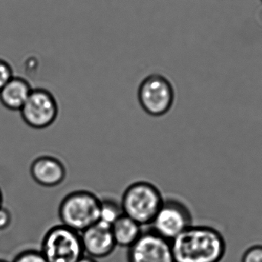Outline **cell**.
Returning a JSON list of instances; mask_svg holds the SVG:
<instances>
[{
    "mask_svg": "<svg viewBox=\"0 0 262 262\" xmlns=\"http://www.w3.org/2000/svg\"><path fill=\"white\" fill-rule=\"evenodd\" d=\"M3 192H2L1 189H0V206H3Z\"/></svg>",
    "mask_w": 262,
    "mask_h": 262,
    "instance_id": "19",
    "label": "cell"
},
{
    "mask_svg": "<svg viewBox=\"0 0 262 262\" xmlns=\"http://www.w3.org/2000/svg\"><path fill=\"white\" fill-rule=\"evenodd\" d=\"M32 91L26 79L13 77L0 91V103L8 110L20 112Z\"/></svg>",
    "mask_w": 262,
    "mask_h": 262,
    "instance_id": "11",
    "label": "cell"
},
{
    "mask_svg": "<svg viewBox=\"0 0 262 262\" xmlns=\"http://www.w3.org/2000/svg\"><path fill=\"white\" fill-rule=\"evenodd\" d=\"M84 255L94 259H102L110 256L116 243L112 235V227L98 221L81 233Z\"/></svg>",
    "mask_w": 262,
    "mask_h": 262,
    "instance_id": "9",
    "label": "cell"
},
{
    "mask_svg": "<svg viewBox=\"0 0 262 262\" xmlns=\"http://www.w3.org/2000/svg\"><path fill=\"white\" fill-rule=\"evenodd\" d=\"M127 262H175L171 243L151 229L143 231L127 251Z\"/></svg>",
    "mask_w": 262,
    "mask_h": 262,
    "instance_id": "8",
    "label": "cell"
},
{
    "mask_svg": "<svg viewBox=\"0 0 262 262\" xmlns=\"http://www.w3.org/2000/svg\"><path fill=\"white\" fill-rule=\"evenodd\" d=\"M12 221V214L6 208L0 206V231H4L10 226Z\"/></svg>",
    "mask_w": 262,
    "mask_h": 262,
    "instance_id": "17",
    "label": "cell"
},
{
    "mask_svg": "<svg viewBox=\"0 0 262 262\" xmlns=\"http://www.w3.org/2000/svg\"><path fill=\"white\" fill-rule=\"evenodd\" d=\"M100 203V198L90 191L70 192L58 207L61 224L81 233L99 221Z\"/></svg>",
    "mask_w": 262,
    "mask_h": 262,
    "instance_id": "3",
    "label": "cell"
},
{
    "mask_svg": "<svg viewBox=\"0 0 262 262\" xmlns=\"http://www.w3.org/2000/svg\"><path fill=\"white\" fill-rule=\"evenodd\" d=\"M11 262H49L39 250L26 249L17 254Z\"/></svg>",
    "mask_w": 262,
    "mask_h": 262,
    "instance_id": "14",
    "label": "cell"
},
{
    "mask_svg": "<svg viewBox=\"0 0 262 262\" xmlns=\"http://www.w3.org/2000/svg\"><path fill=\"white\" fill-rule=\"evenodd\" d=\"M39 251L49 262H77L84 255L81 233L61 224L46 232Z\"/></svg>",
    "mask_w": 262,
    "mask_h": 262,
    "instance_id": "4",
    "label": "cell"
},
{
    "mask_svg": "<svg viewBox=\"0 0 262 262\" xmlns=\"http://www.w3.org/2000/svg\"><path fill=\"white\" fill-rule=\"evenodd\" d=\"M242 262H262V246L257 245L248 249L242 258Z\"/></svg>",
    "mask_w": 262,
    "mask_h": 262,
    "instance_id": "15",
    "label": "cell"
},
{
    "mask_svg": "<svg viewBox=\"0 0 262 262\" xmlns=\"http://www.w3.org/2000/svg\"><path fill=\"white\" fill-rule=\"evenodd\" d=\"M0 262H9V261H6V260L0 259Z\"/></svg>",
    "mask_w": 262,
    "mask_h": 262,
    "instance_id": "20",
    "label": "cell"
},
{
    "mask_svg": "<svg viewBox=\"0 0 262 262\" xmlns=\"http://www.w3.org/2000/svg\"><path fill=\"white\" fill-rule=\"evenodd\" d=\"M99 222L112 227V225L123 215L121 202L112 197L100 199Z\"/></svg>",
    "mask_w": 262,
    "mask_h": 262,
    "instance_id": "13",
    "label": "cell"
},
{
    "mask_svg": "<svg viewBox=\"0 0 262 262\" xmlns=\"http://www.w3.org/2000/svg\"><path fill=\"white\" fill-rule=\"evenodd\" d=\"M58 112L55 96L44 89H32L20 110L23 121L35 130H42L52 125L58 118Z\"/></svg>",
    "mask_w": 262,
    "mask_h": 262,
    "instance_id": "7",
    "label": "cell"
},
{
    "mask_svg": "<svg viewBox=\"0 0 262 262\" xmlns=\"http://www.w3.org/2000/svg\"><path fill=\"white\" fill-rule=\"evenodd\" d=\"M77 262H98L96 259L91 258V257L87 256V255H84L82 258H80Z\"/></svg>",
    "mask_w": 262,
    "mask_h": 262,
    "instance_id": "18",
    "label": "cell"
},
{
    "mask_svg": "<svg viewBox=\"0 0 262 262\" xmlns=\"http://www.w3.org/2000/svg\"><path fill=\"white\" fill-rule=\"evenodd\" d=\"M13 72L9 63L0 59V91L13 78Z\"/></svg>",
    "mask_w": 262,
    "mask_h": 262,
    "instance_id": "16",
    "label": "cell"
},
{
    "mask_svg": "<svg viewBox=\"0 0 262 262\" xmlns=\"http://www.w3.org/2000/svg\"><path fill=\"white\" fill-rule=\"evenodd\" d=\"M30 173L35 183L44 187H55L66 180L64 163L56 157L41 156L32 162Z\"/></svg>",
    "mask_w": 262,
    "mask_h": 262,
    "instance_id": "10",
    "label": "cell"
},
{
    "mask_svg": "<svg viewBox=\"0 0 262 262\" xmlns=\"http://www.w3.org/2000/svg\"><path fill=\"white\" fill-rule=\"evenodd\" d=\"M175 262H220L226 253V242L216 229L193 226L170 242Z\"/></svg>",
    "mask_w": 262,
    "mask_h": 262,
    "instance_id": "1",
    "label": "cell"
},
{
    "mask_svg": "<svg viewBox=\"0 0 262 262\" xmlns=\"http://www.w3.org/2000/svg\"><path fill=\"white\" fill-rule=\"evenodd\" d=\"M112 235L117 246L131 247L137 241L142 232V226L123 214L112 226Z\"/></svg>",
    "mask_w": 262,
    "mask_h": 262,
    "instance_id": "12",
    "label": "cell"
},
{
    "mask_svg": "<svg viewBox=\"0 0 262 262\" xmlns=\"http://www.w3.org/2000/svg\"><path fill=\"white\" fill-rule=\"evenodd\" d=\"M261 1H262V0H261Z\"/></svg>",
    "mask_w": 262,
    "mask_h": 262,
    "instance_id": "21",
    "label": "cell"
},
{
    "mask_svg": "<svg viewBox=\"0 0 262 262\" xmlns=\"http://www.w3.org/2000/svg\"><path fill=\"white\" fill-rule=\"evenodd\" d=\"M164 201L160 189L146 181L130 184L124 191L121 204L123 214L140 226H150Z\"/></svg>",
    "mask_w": 262,
    "mask_h": 262,
    "instance_id": "2",
    "label": "cell"
},
{
    "mask_svg": "<svg viewBox=\"0 0 262 262\" xmlns=\"http://www.w3.org/2000/svg\"><path fill=\"white\" fill-rule=\"evenodd\" d=\"M193 225L192 212L183 202L174 198L164 199L150 229L171 242Z\"/></svg>",
    "mask_w": 262,
    "mask_h": 262,
    "instance_id": "6",
    "label": "cell"
},
{
    "mask_svg": "<svg viewBox=\"0 0 262 262\" xmlns=\"http://www.w3.org/2000/svg\"><path fill=\"white\" fill-rule=\"evenodd\" d=\"M137 98L140 107L147 115L161 117L172 108L175 101V91L166 77L154 74L140 83Z\"/></svg>",
    "mask_w": 262,
    "mask_h": 262,
    "instance_id": "5",
    "label": "cell"
}]
</instances>
